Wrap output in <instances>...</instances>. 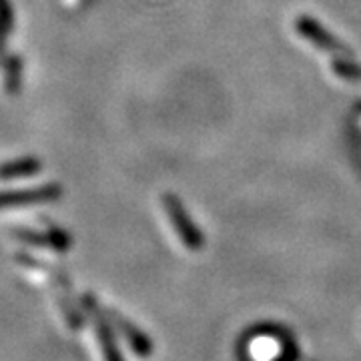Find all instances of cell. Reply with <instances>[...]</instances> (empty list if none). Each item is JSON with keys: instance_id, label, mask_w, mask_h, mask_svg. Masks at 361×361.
Instances as JSON below:
<instances>
[{"instance_id": "obj_5", "label": "cell", "mask_w": 361, "mask_h": 361, "mask_svg": "<svg viewBox=\"0 0 361 361\" xmlns=\"http://www.w3.org/2000/svg\"><path fill=\"white\" fill-rule=\"evenodd\" d=\"M18 87H20V61L11 59L6 65V90L14 94L18 92Z\"/></svg>"}, {"instance_id": "obj_4", "label": "cell", "mask_w": 361, "mask_h": 361, "mask_svg": "<svg viewBox=\"0 0 361 361\" xmlns=\"http://www.w3.org/2000/svg\"><path fill=\"white\" fill-rule=\"evenodd\" d=\"M13 30V8L8 0H0V54L4 51L6 37Z\"/></svg>"}, {"instance_id": "obj_1", "label": "cell", "mask_w": 361, "mask_h": 361, "mask_svg": "<svg viewBox=\"0 0 361 361\" xmlns=\"http://www.w3.org/2000/svg\"><path fill=\"white\" fill-rule=\"evenodd\" d=\"M59 197H61V187L56 185H44L39 189H23V191H0V209L51 203Z\"/></svg>"}, {"instance_id": "obj_3", "label": "cell", "mask_w": 361, "mask_h": 361, "mask_svg": "<svg viewBox=\"0 0 361 361\" xmlns=\"http://www.w3.org/2000/svg\"><path fill=\"white\" fill-rule=\"evenodd\" d=\"M40 171V161L35 157H23V159H14L8 163L0 165V179L11 180L20 179V177H30L37 175Z\"/></svg>"}, {"instance_id": "obj_2", "label": "cell", "mask_w": 361, "mask_h": 361, "mask_svg": "<svg viewBox=\"0 0 361 361\" xmlns=\"http://www.w3.org/2000/svg\"><path fill=\"white\" fill-rule=\"evenodd\" d=\"M14 237L18 241H23L25 245L32 247H52L54 251H66L71 245V239L66 237L65 231L61 229H54L47 233H37V231H26V229H16Z\"/></svg>"}]
</instances>
